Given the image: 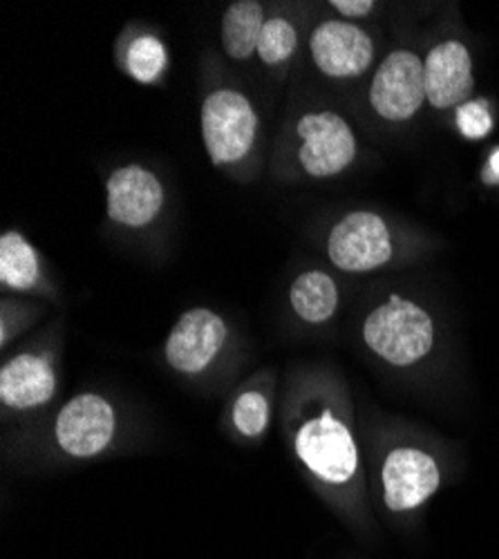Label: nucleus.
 I'll return each mask as SVG.
<instances>
[{
    "label": "nucleus",
    "instance_id": "2eb2a0df",
    "mask_svg": "<svg viewBox=\"0 0 499 559\" xmlns=\"http://www.w3.org/2000/svg\"><path fill=\"white\" fill-rule=\"evenodd\" d=\"M294 311L311 324H321L330 320L338 307L336 283L321 271H307L298 275L289 292Z\"/></svg>",
    "mask_w": 499,
    "mask_h": 559
},
{
    "label": "nucleus",
    "instance_id": "412c9836",
    "mask_svg": "<svg viewBox=\"0 0 499 559\" xmlns=\"http://www.w3.org/2000/svg\"><path fill=\"white\" fill-rule=\"evenodd\" d=\"M332 8H336V12H341L343 16L360 19L375 10V3L372 0H334Z\"/></svg>",
    "mask_w": 499,
    "mask_h": 559
},
{
    "label": "nucleus",
    "instance_id": "aec40b11",
    "mask_svg": "<svg viewBox=\"0 0 499 559\" xmlns=\"http://www.w3.org/2000/svg\"><path fill=\"white\" fill-rule=\"evenodd\" d=\"M458 126L468 139H484L492 130V117L484 102H466L458 110Z\"/></svg>",
    "mask_w": 499,
    "mask_h": 559
},
{
    "label": "nucleus",
    "instance_id": "6ab92c4d",
    "mask_svg": "<svg viewBox=\"0 0 499 559\" xmlns=\"http://www.w3.org/2000/svg\"><path fill=\"white\" fill-rule=\"evenodd\" d=\"M234 424L245 437H260L269 426V403L260 392H245L234 407Z\"/></svg>",
    "mask_w": 499,
    "mask_h": 559
},
{
    "label": "nucleus",
    "instance_id": "4be33fe9",
    "mask_svg": "<svg viewBox=\"0 0 499 559\" xmlns=\"http://www.w3.org/2000/svg\"><path fill=\"white\" fill-rule=\"evenodd\" d=\"M482 179H484L486 183H499V148L490 155V159H488V168L484 170Z\"/></svg>",
    "mask_w": 499,
    "mask_h": 559
},
{
    "label": "nucleus",
    "instance_id": "f257e3e1",
    "mask_svg": "<svg viewBox=\"0 0 499 559\" xmlns=\"http://www.w3.org/2000/svg\"><path fill=\"white\" fill-rule=\"evenodd\" d=\"M363 338L377 356L390 365L407 367L432 349L435 328L421 307L392 296L366 318Z\"/></svg>",
    "mask_w": 499,
    "mask_h": 559
},
{
    "label": "nucleus",
    "instance_id": "f3484780",
    "mask_svg": "<svg viewBox=\"0 0 499 559\" xmlns=\"http://www.w3.org/2000/svg\"><path fill=\"white\" fill-rule=\"evenodd\" d=\"M298 45V34L294 25L285 19H271L264 23L260 40H258V57L266 66H278L287 61Z\"/></svg>",
    "mask_w": 499,
    "mask_h": 559
},
{
    "label": "nucleus",
    "instance_id": "20e7f679",
    "mask_svg": "<svg viewBox=\"0 0 499 559\" xmlns=\"http://www.w3.org/2000/svg\"><path fill=\"white\" fill-rule=\"evenodd\" d=\"M426 102V68L424 61L407 50H396L379 66L370 104L388 121H407Z\"/></svg>",
    "mask_w": 499,
    "mask_h": 559
},
{
    "label": "nucleus",
    "instance_id": "f03ea898",
    "mask_svg": "<svg viewBox=\"0 0 499 559\" xmlns=\"http://www.w3.org/2000/svg\"><path fill=\"white\" fill-rule=\"evenodd\" d=\"M258 117L249 99L236 90L211 92L202 104V136L215 166L236 164L249 155L256 142Z\"/></svg>",
    "mask_w": 499,
    "mask_h": 559
},
{
    "label": "nucleus",
    "instance_id": "4468645a",
    "mask_svg": "<svg viewBox=\"0 0 499 559\" xmlns=\"http://www.w3.org/2000/svg\"><path fill=\"white\" fill-rule=\"evenodd\" d=\"M262 5L256 0H238L226 8L222 16V45L224 52L236 61L249 59L258 52V40L264 27Z\"/></svg>",
    "mask_w": 499,
    "mask_h": 559
},
{
    "label": "nucleus",
    "instance_id": "ddd939ff",
    "mask_svg": "<svg viewBox=\"0 0 499 559\" xmlns=\"http://www.w3.org/2000/svg\"><path fill=\"white\" fill-rule=\"evenodd\" d=\"M55 371L43 354H19L0 371V399L8 407H38L55 396Z\"/></svg>",
    "mask_w": 499,
    "mask_h": 559
},
{
    "label": "nucleus",
    "instance_id": "0eeeda50",
    "mask_svg": "<svg viewBox=\"0 0 499 559\" xmlns=\"http://www.w3.org/2000/svg\"><path fill=\"white\" fill-rule=\"evenodd\" d=\"M316 68L332 79L360 76L372 66V38L354 23L325 21L309 36Z\"/></svg>",
    "mask_w": 499,
    "mask_h": 559
},
{
    "label": "nucleus",
    "instance_id": "dca6fc26",
    "mask_svg": "<svg viewBox=\"0 0 499 559\" xmlns=\"http://www.w3.org/2000/svg\"><path fill=\"white\" fill-rule=\"evenodd\" d=\"M0 280L21 292H27L38 283L36 251L14 230L0 238Z\"/></svg>",
    "mask_w": 499,
    "mask_h": 559
},
{
    "label": "nucleus",
    "instance_id": "39448f33",
    "mask_svg": "<svg viewBox=\"0 0 499 559\" xmlns=\"http://www.w3.org/2000/svg\"><path fill=\"white\" fill-rule=\"evenodd\" d=\"M330 260L349 273H366L392 258V240L385 222L368 211L345 215L330 233Z\"/></svg>",
    "mask_w": 499,
    "mask_h": 559
},
{
    "label": "nucleus",
    "instance_id": "9d476101",
    "mask_svg": "<svg viewBox=\"0 0 499 559\" xmlns=\"http://www.w3.org/2000/svg\"><path fill=\"white\" fill-rule=\"evenodd\" d=\"M441 475L430 454L415 448H396L383 463V499L394 512L413 510L430 499Z\"/></svg>",
    "mask_w": 499,
    "mask_h": 559
},
{
    "label": "nucleus",
    "instance_id": "a211bd4d",
    "mask_svg": "<svg viewBox=\"0 0 499 559\" xmlns=\"http://www.w3.org/2000/svg\"><path fill=\"white\" fill-rule=\"evenodd\" d=\"M126 59L130 74L142 83L155 81L166 68V50L162 40H157L155 36H142L134 40L128 48Z\"/></svg>",
    "mask_w": 499,
    "mask_h": 559
},
{
    "label": "nucleus",
    "instance_id": "9b49d317",
    "mask_svg": "<svg viewBox=\"0 0 499 559\" xmlns=\"http://www.w3.org/2000/svg\"><path fill=\"white\" fill-rule=\"evenodd\" d=\"M426 99L437 110L464 106L473 95V59L460 40H443L426 57Z\"/></svg>",
    "mask_w": 499,
    "mask_h": 559
},
{
    "label": "nucleus",
    "instance_id": "7ed1b4c3",
    "mask_svg": "<svg viewBox=\"0 0 499 559\" xmlns=\"http://www.w3.org/2000/svg\"><path fill=\"white\" fill-rule=\"evenodd\" d=\"M296 454L325 484H345L358 471L354 437L330 409L298 430Z\"/></svg>",
    "mask_w": 499,
    "mask_h": 559
},
{
    "label": "nucleus",
    "instance_id": "1a4fd4ad",
    "mask_svg": "<svg viewBox=\"0 0 499 559\" xmlns=\"http://www.w3.org/2000/svg\"><path fill=\"white\" fill-rule=\"evenodd\" d=\"M226 341V324L211 309H191L177 320L168 341L166 360L181 374L204 371Z\"/></svg>",
    "mask_w": 499,
    "mask_h": 559
},
{
    "label": "nucleus",
    "instance_id": "6e6552de",
    "mask_svg": "<svg viewBox=\"0 0 499 559\" xmlns=\"http://www.w3.org/2000/svg\"><path fill=\"white\" fill-rule=\"evenodd\" d=\"M115 435L112 405L97 394L68 401L57 418V441L70 456L87 459L104 452Z\"/></svg>",
    "mask_w": 499,
    "mask_h": 559
},
{
    "label": "nucleus",
    "instance_id": "f8f14e48",
    "mask_svg": "<svg viewBox=\"0 0 499 559\" xmlns=\"http://www.w3.org/2000/svg\"><path fill=\"white\" fill-rule=\"evenodd\" d=\"M164 189L159 179L142 168L126 166L108 179V215L112 222L142 228L148 226L162 211Z\"/></svg>",
    "mask_w": 499,
    "mask_h": 559
},
{
    "label": "nucleus",
    "instance_id": "423d86ee",
    "mask_svg": "<svg viewBox=\"0 0 499 559\" xmlns=\"http://www.w3.org/2000/svg\"><path fill=\"white\" fill-rule=\"evenodd\" d=\"M302 148L300 166L311 177H334L356 157V139L347 121L336 112H309L296 126Z\"/></svg>",
    "mask_w": 499,
    "mask_h": 559
}]
</instances>
